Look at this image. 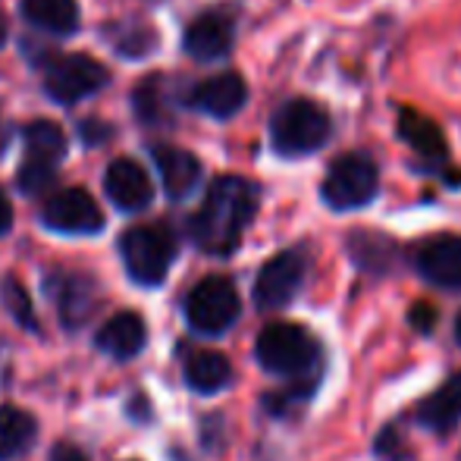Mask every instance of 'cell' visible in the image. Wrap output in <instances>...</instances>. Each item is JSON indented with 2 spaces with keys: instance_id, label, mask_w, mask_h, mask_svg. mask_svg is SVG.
Masks as SVG:
<instances>
[{
  "instance_id": "e0dca14e",
  "label": "cell",
  "mask_w": 461,
  "mask_h": 461,
  "mask_svg": "<svg viewBox=\"0 0 461 461\" xmlns=\"http://www.w3.org/2000/svg\"><path fill=\"white\" fill-rule=\"evenodd\" d=\"M154 164H158V170H160L167 194L176 201L188 198L201 183L198 158H194L192 151H185V148H170V145L154 148Z\"/></svg>"
},
{
  "instance_id": "277c9868",
  "label": "cell",
  "mask_w": 461,
  "mask_h": 461,
  "mask_svg": "<svg viewBox=\"0 0 461 461\" xmlns=\"http://www.w3.org/2000/svg\"><path fill=\"white\" fill-rule=\"evenodd\" d=\"M380 192V167L365 151H348L330 164L321 198L330 211H361Z\"/></svg>"
},
{
  "instance_id": "484cf974",
  "label": "cell",
  "mask_w": 461,
  "mask_h": 461,
  "mask_svg": "<svg viewBox=\"0 0 461 461\" xmlns=\"http://www.w3.org/2000/svg\"><path fill=\"white\" fill-rule=\"evenodd\" d=\"M57 179V167H48V164H35V160H25L23 170H19L16 183L23 188L25 194H41L54 185Z\"/></svg>"
},
{
  "instance_id": "f1b7e54d",
  "label": "cell",
  "mask_w": 461,
  "mask_h": 461,
  "mask_svg": "<svg viewBox=\"0 0 461 461\" xmlns=\"http://www.w3.org/2000/svg\"><path fill=\"white\" fill-rule=\"evenodd\" d=\"M82 135H86L88 145H97V141H101V139H107L110 129H104V126H97L95 120H88V122H86V129H82Z\"/></svg>"
},
{
  "instance_id": "3957f363",
  "label": "cell",
  "mask_w": 461,
  "mask_h": 461,
  "mask_svg": "<svg viewBox=\"0 0 461 461\" xmlns=\"http://www.w3.org/2000/svg\"><path fill=\"white\" fill-rule=\"evenodd\" d=\"M330 139H333V116L308 97L285 101L270 120V145L279 158H308L321 151Z\"/></svg>"
},
{
  "instance_id": "d4e9b609",
  "label": "cell",
  "mask_w": 461,
  "mask_h": 461,
  "mask_svg": "<svg viewBox=\"0 0 461 461\" xmlns=\"http://www.w3.org/2000/svg\"><path fill=\"white\" fill-rule=\"evenodd\" d=\"M0 302H4V308L10 311L16 323L32 327V330L38 327L35 311H32V298H29V292L23 289V283H19V279L10 276V279H4V283H0Z\"/></svg>"
},
{
  "instance_id": "d6986e66",
  "label": "cell",
  "mask_w": 461,
  "mask_h": 461,
  "mask_svg": "<svg viewBox=\"0 0 461 461\" xmlns=\"http://www.w3.org/2000/svg\"><path fill=\"white\" fill-rule=\"evenodd\" d=\"M232 380V365L226 355L220 352H194L192 358L185 361V383L194 389V393H220L226 389V383Z\"/></svg>"
},
{
  "instance_id": "7c38bea8",
  "label": "cell",
  "mask_w": 461,
  "mask_h": 461,
  "mask_svg": "<svg viewBox=\"0 0 461 461\" xmlns=\"http://www.w3.org/2000/svg\"><path fill=\"white\" fill-rule=\"evenodd\" d=\"M249 101V86L239 73H220V76H211V79L198 82L188 95V104L194 110L207 116H217V120H230L236 116L239 110L245 107Z\"/></svg>"
},
{
  "instance_id": "ac0fdd59",
  "label": "cell",
  "mask_w": 461,
  "mask_h": 461,
  "mask_svg": "<svg viewBox=\"0 0 461 461\" xmlns=\"http://www.w3.org/2000/svg\"><path fill=\"white\" fill-rule=\"evenodd\" d=\"M348 255L352 261L358 264L365 274H389L395 264V242L383 232H374V230H355L348 236Z\"/></svg>"
},
{
  "instance_id": "30bf717a",
  "label": "cell",
  "mask_w": 461,
  "mask_h": 461,
  "mask_svg": "<svg viewBox=\"0 0 461 461\" xmlns=\"http://www.w3.org/2000/svg\"><path fill=\"white\" fill-rule=\"evenodd\" d=\"M44 226L57 232H67V236H92L101 232L104 213L97 207V201L86 188H63L54 198L44 204Z\"/></svg>"
},
{
  "instance_id": "603a6c76",
  "label": "cell",
  "mask_w": 461,
  "mask_h": 461,
  "mask_svg": "<svg viewBox=\"0 0 461 461\" xmlns=\"http://www.w3.org/2000/svg\"><path fill=\"white\" fill-rule=\"evenodd\" d=\"M57 304L67 327H79L88 321V314L95 311V289L88 279L82 276H63L57 279Z\"/></svg>"
},
{
  "instance_id": "8992f818",
  "label": "cell",
  "mask_w": 461,
  "mask_h": 461,
  "mask_svg": "<svg viewBox=\"0 0 461 461\" xmlns=\"http://www.w3.org/2000/svg\"><path fill=\"white\" fill-rule=\"evenodd\" d=\"M239 292L232 279L226 276H204L185 298V317L192 330L204 336H220L239 321Z\"/></svg>"
},
{
  "instance_id": "7a4b0ae2",
  "label": "cell",
  "mask_w": 461,
  "mask_h": 461,
  "mask_svg": "<svg viewBox=\"0 0 461 461\" xmlns=\"http://www.w3.org/2000/svg\"><path fill=\"white\" fill-rule=\"evenodd\" d=\"M255 355L267 374L308 383V380H314L317 367H321L323 348L308 327L279 321V323H270V327L261 330Z\"/></svg>"
},
{
  "instance_id": "52a82bcc",
  "label": "cell",
  "mask_w": 461,
  "mask_h": 461,
  "mask_svg": "<svg viewBox=\"0 0 461 461\" xmlns=\"http://www.w3.org/2000/svg\"><path fill=\"white\" fill-rule=\"evenodd\" d=\"M308 251L304 249H285L270 258L255 279V304L261 311H279L289 302H295L308 279Z\"/></svg>"
},
{
  "instance_id": "9c48e42d",
  "label": "cell",
  "mask_w": 461,
  "mask_h": 461,
  "mask_svg": "<svg viewBox=\"0 0 461 461\" xmlns=\"http://www.w3.org/2000/svg\"><path fill=\"white\" fill-rule=\"evenodd\" d=\"M411 264L424 283L437 285V289H461V236L456 232H443V236H430L411 251Z\"/></svg>"
},
{
  "instance_id": "5bb4252c",
  "label": "cell",
  "mask_w": 461,
  "mask_h": 461,
  "mask_svg": "<svg viewBox=\"0 0 461 461\" xmlns=\"http://www.w3.org/2000/svg\"><path fill=\"white\" fill-rule=\"evenodd\" d=\"M399 116H402V120H399L402 141H405V145L418 154L420 164L433 167V170H437V167H443L446 160H449V145H446L443 129H439L430 116L418 113V110L402 107Z\"/></svg>"
},
{
  "instance_id": "83f0119b",
  "label": "cell",
  "mask_w": 461,
  "mask_h": 461,
  "mask_svg": "<svg viewBox=\"0 0 461 461\" xmlns=\"http://www.w3.org/2000/svg\"><path fill=\"white\" fill-rule=\"evenodd\" d=\"M50 461H88V456L73 443H57L54 452H50Z\"/></svg>"
},
{
  "instance_id": "6da1fadb",
  "label": "cell",
  "mask_w": 461,
  "mask_h": 461,
  "mask_svg": "<svg viewBox=\"0 0 461 461\" xmlns=\"http://www.w3.org/2000/svg\"><path fill=\"white\" fill-rule=\"evenodd\" d=\"M261 204V188L245 176L213 179L204 194V204L192 217V239L201 251L213 258H230L242 245Z\"/></svg>"
},
{
  "instance_id": "5b68a950",
  "label": "cell",
  "mask_w": 461,
  "mask_h": 461,
  "mask_svg": "<svg viewBox=\"0 0 461 461\" xmlns=\"http://www.w3.org/2000/svg\"><path fill=\"white\" fill-rule=\"evenodd\" d=\"M129 276L141 285H160L176 258V239L167 226H132L120 242Z\"/></svg>"
},
{
  "instance_id": "44dd1931",
  "label": "cell",
  "mask_w": 461,
  "mask_h": 461,
  "mask_svg": "<svg viewBox=\"0 0 461 461\" xmlns=\"http://www.w3.org/2000/svg\"><path fill=\"white\" fill-rule=\"evenodd\" d=\"M35 439V418L16 405L0 408V461L16 458Z\"/></svg>"
},
{
  "instance_id": "ffe728a7",
  "label": "cell",
  "mask_w": 461,
  "mask_h": 461,
  "mask_svg": "<svg viewBox=\"0 0 461 461\" xmlns=\"http://www.w3.org/2000/svg\"><path fill=\"white\" fill-rule=\"evenodd\" d=\"M23 16L44 32L69 35L79 25V6L76 0H23Z\"/></svg>"
},
{
  "instance_id": "ba28073f",
  "label": "cell",
  "mask_w": 461,
  "mask_h": 461,
  "mask_svg": "<svg viewBox=\"0 0 461 461\" xmlns=\"http://www.w3.org/2000/svg\"><path fill=\"white\" fill-rule=\"evenodd\" d=\"M110 82L107 69L88 54H69L60 57L57 63H50L48 76H44V88L54 101L60 104H76L82 97L101 92Z\"/></svg>"
},
{
  "instance_id": "2e32d148",
  "label": "cell",
  "mask_w": 461,
  "mask_h": 461,
  "mask_svg": "<svg viewBox=\"0 0 461 461\" xmlns=\"http://www.w3.org/2000/svg\"><path fill=\"white\" fill-rule=\"evenodd\" d=\"M145 342H148V327L135 311H120V314H113L101 327V333H97V348L107 352L110 358H120V361L135 358V355L145 348Z\"/></svg>"
},
{
  "instance_id": "9a60e30c",
  "label": "cell",
  "mask_w": 461,
  "mask_h": 461,
  "mask_svg": "<svg viewBox=\"0 0 461 461\" xmlns=\"http://www.w3.org/2000/svg\"><path fill=\"white\" fill-rule=\"evenodd\" d=\"M414 420H418L424 430L446 437L461 424V370L452 374L443 386L433 389L427 399L418 402L414 408Z\"/></svg>"
},
{
  "instance_id": "f546056e",
  "label": "cell",
  "mask_w": 461,
  "mask_h": 461,
  "mask_svg": "<svg viewBox=\"0 0 461 461\" xmlns=\"http://www.w3.org/2000/svg\"><path fill=\"white\" fill-rule=\"evenodd\" d=\"M13 226V207H10V198L0 192V236Z\"/></svg>"
},
{
  "instance_id": "8fae6325",
  "label": "cell",
  "mask_w": 461,
  "mask_h": 461,
  "mask_svg": "<svg viewBox=\"0 0 461 461\" xmlns=\"http://www.w3.org/2000/svg\"><path fill=\"white\" fill-rule=\"evenodd\" d=\"M236 41V23L226 13H204L185 29V54L201 63L223 60Z\"/></svg>"
},
{
  "instance_id": "7402d4cb",
  "label": "cell",
  "mask_w": 461,
  "mask_h": 461,
  "mask_svg": "<svg viewBox=\"0 0 461 461\" xmlns=\"http://www.w3.org/2000/svg\"><path fill=\"white\" fill-rule=\"evenodd\" d=\"M23 139H25V148H29V158L25 160H35V164L57 167V160L67 154V135H63V129L54 126L50 120L29 122Z\"/></svg>"
},
{
  "instance_id": "4dcf8cb0",
  "label": "cell",
  "mask_w": 461,
  "mask_h": 461,
  "mask_svg": "<svg viewBox=\"0 0 461 461\" xmlns=\"http://www.w3.org/2000/svg\"><path fill=\"white\" fill-rule=\"evenodd\" d=\"M456 342L461 346V311H458V317H456Z\"/></svg>"
},
{
  "instance_id": "cb8c5ba5",
  "label": "cell",
  "mask_w": 461,
  "mask_h": 461,
  "mask_svg": "<svg viewBox=\"0 0 461 461\" xmlns=\"http://www.w3.org/2000/svg\"><path fill=\"white\" fill-rule=\"evenodd\" d=\"M135 113L148 126H164L170 120V110H167V82L160 76L145 79L135 88Z\"/></svg>"
},
{
  "instance_id": "4fadbf2b",
  "label": "cell",
  "mask_w": 461,
  "mask_h": 461,
  "mask_svg": "<svg viewBox=\"0 0 461 461\" xmlns=\"http://www.w3.org/2000/svg\"><path fill=\"white\" fill-rule=\"evenodd\" d=\"M104 188H107L110 201H113L120 211H141V207L151 204L154 185L151 176L141 170V164L129 158H116L113 164L104 173Z\"/></svg>"
},
{
  "instance_id": "4316f807",
  "label": "cell",
  "mask_w": 461,
  "mask_h": 461,
  "mask_svg": "<svg viewBox=\"0 0 461 461\" xmlns=\"http://www.w3.org/2000/svg\"><path fill=\"white\" fill-rule=\"evenodd\" d=\"M408 321H411L414 327L420 330V333H430L433 321H437V311H433L430 304H414V308H411V317H408Z\"/></svg>"
},
{
  "instance_id": "1f68e13d",
  "label": "cell",
  "mask_w": 461,
  "mask_h": 461,
  "mask_svg": "<svg viewBox=\"0 0 461 461\" xmlns=\"http://www.w3.org/2000/svg\"><path fill=\"white\" fill-rule=\"evenodd\" d=\"M4 41H6V25L0 23V48H4Z\"/></svg>"
}]
</instances>
